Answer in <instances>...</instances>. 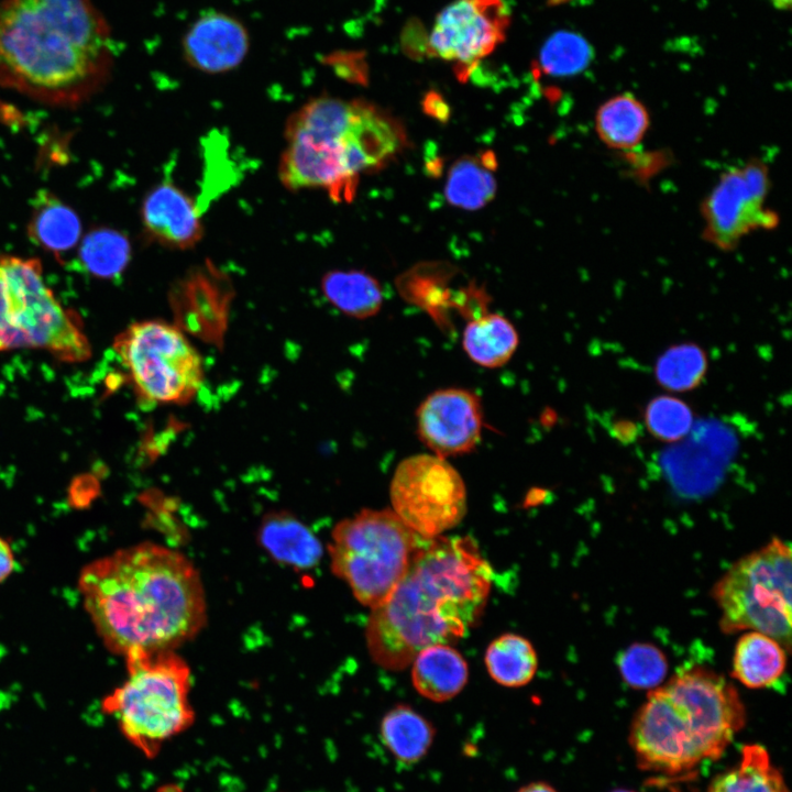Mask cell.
<instances>
[{
  "instance_id": "f1b7e54d",
  "label": "cell",
  "mask_w": 792,
  "mask_h": 792,
  "mask_svg": "<svg viewBox=\"0 0 792 792\" xmlns=\"http://www.w3.org/2000/svg\"><path fill=\"white\" fill-rule=\"evenodd\" d=\"M264 546L276 558L309 566L320 557V544L310 531L287 513H274L261 527Z\"/></svg>"
},
{
  "instance_id": "3957f363",
  "label": "cell",
  "mask_w": 792,
  "mask_h": 792,
  "mask_svg": "<svg viewBox=\"0 0 792 792\" xmlns=\"http://www.w3.org/2000/svg\"><path fill=\"white\" fill-rule=\"evenodd\" d=\"M493 571L470 537L425 538L391 595L366 627L372 659L408 667L424 648L465 636L486 605Z\"/></svg>"
},
{
  "instance_id": "603a6c76",
  "label": "cell",
  "mask_w": 792,
  "mask_h": 792,
  "mask_svg": "<svg viewBox=\"0 0 792 792\" xmlns=\"http://www.w3.org/2000/svg\"><path fill=\"white\" fill-rule=\"evenodd\" d=\"M496 166L491 151L457 160L449 169L444 186L448 202L470 211L483 208L496 193Z\"/></svg>"
},
{
  "instance_id": "5bb4252c",
  "label": "cell",
  "mask_w": 792,
  "mask_h": 792,
  "mask_svg": "<svg viewBox=\"0 0 792 792\" xmlns=\"http://www.w3.org/2000/svg\"><path fill=\"white\" fill-rule=\"evenodd\" d=\"M416 428L421 442L436 455L447 458L469 453L481 440V399L465 388L437 389L417 408Z\"/></svg>"
},
{
  "instance_id": "484cf974",
  "label": "cell",
  "mask_w": 792,
  "mask_h": 792,
  "mask_svg": "<svg viewBox=\"0 0 792 792\" xmlns=\"http://www.w3.org/2000/svg\"><path fill=\"white\" fill-rule=\"evenodd\" d=\"M326 299L348 317L366 319L383 305V290L376 278L362 271H331L321 279Z\"/></svg>"
},
{
  "instance_id": "2e32d148",
  "label": "cell",
  "mask_w": 792,
  "mask_h": 792,
  "mask_svg": "<svg viewBox=\"0 0 792 792\" xmlns=\"http://www.w3.org/2000/svg\"><path fill=\"white\" fill-rule=\"evenodd\" d=\"M690 437L662 458L671 486L681 495L703 496L721 483L726 465L735 452L733 433L717 422H702Z\"/></svg>"
},
{
  "instance_id": "1f68e13d",
  "label": "cell",
  "mask_w": 792,
  "mask_h": 792,
  "mask_svg": "<svg viewBox=\"0 0 792 792\" xmlns=\"http://www.w3.org/2000/svg\"><path fill=\"white\" fill-rule=\"evenodd\" d=\"M591 58V46L582 36L560 31L551 35L541 47L539 67L547 75L568 77L585 69Z\"/></svg>"
},
{
  "instance_id": "836d02e7",
  "label": "cell",
  "mask_w": 792,
  "mask_h": 792,
  "mask_svg": "<svg viewBox=\"0 0 792 792\" xmlns=\"http://www.w3.org/2000/svg\"><path fill=\"white\" fill-rule=\"evenodd\" d=\"M648 431L666 442L683 440L693 428V413L680 398L663 395L652 398L644 414Z\"/></svg>"
},
{
  "instance_id": "d6a6232c",
  "label": "cell",
  "mask_w": 792,
  "mask_h": 792,
  "mask_svg": "<svg viewBox=\"0 0 792 792\" xmlns=\"http://www.w3.org/2000/svg\"><path fill=\"white\" fill-rule=\"evenodd\" d=\"M619 673L634 689H656L667 675L668 662L663 652L648 642H636L617 659Z\"/></svg>"
},
{
  "instance_id": "ffe728a7",
  "label": "cell",
  "mask_w": 792,
  "mask_h": 792,
  "mask_svg": "<svg viewBox=\"0 0 792 792\" xmlns=\"http://www.w3.org/2000/svg\"><path fill=\"white\" fill-rule=\"evenodd\" d=\"M787 652L774 638L746 631L735 646L732 675L749 689L774 686L785 672Z\"/></svg>"
},
{
  "instance_id": "74e56055",
  "label": "cell",
  "mask_w": 792,
  "mask_h": 792,
  "mask_svg": "<svg viewBox=\"0 0 792 792\" xmlns=\"http://www.w3.org/2000/svg\"><path fill=\"white\" fill-rule=\"evenodd\" d=\"M516 792H558L554 787L544 781H534L520 787Z\"/></svg>"
},
{
  "instance_id": "4fadbf2b",
  "label": "cell",
  "mask_w": 792,
  "mask_h": 792,
  "mask_svg": "<svg viewBox=\"0 0 792 792\" xmlns=\"http://www.w3.org/2000/svg\"><path fill=\"white\" fill-rule=\"evenodd\" d=\"M510 12L504 0H453L438 14L426 54L453 64L460 79L506 37Z\"/></svg>"
},
{
  "instance_id": "ab89813d",
  "label": "cell",
  "mask_w": 792,
  "mask_h": 792,
  "mask_svg": "<svg viewBox=\"0 0 792 792\" xmlns=\"http://www.w3.org/2000/svg\"><path fill=\"white\" fill-rule=\"evenodd\" d=\"M612 792H636V791L628 790V789H617V790H614V791H612Z\"/></svg>"
},
{
  "instance_id": "d6986e66",
  "label": "cell",
  "mask_w": 792,
  "mask_h": 792,
  "mask_svg": "<svg viewBox=\"0 0 792 792\" xmlns=\"http://www.w3.org/2000/svg\"><path fill=\"white\" fill-rule=\"evenodd\" d=\"M413 662L414 688L430 701H449L457 696L468 682L466 661L448 644H436L424 648Z\"/></svg>"
},
{
  "instance_id": "8992f818",
  "label": "cell",
  "mask_w": 792,
  "mask_h": 792,
  "mask_svg": "<svg viewBox=\"0 0 792 792\" xmlns=\"http://www.w3.org/2000/svg\"><path fill=\"white\" fill-rule=\"evenodd\" d=\"M125 662L127 679L101 706L116 718L125 739L154 758L166 740L194 723L190 668L174 650L135 654Z\"/></svg>"
},
{
  "instance_id": "e575fe53",
  "label": "cell",
  "mask_w": 792,
  "mask_h": 792,
  "mask_svg": "<svg viewBox=\"0 0 792 792\" xmlns=\"http://www.w3.org/2000/svg\"><path fill=\"white\" fill-rule=\"evenodd\" d=\"M15 568L14 552L10 543L0 537V583L7 580Z\"/></svg>"
},
{
  "instance_id": "e0dca14e",
  "label": "cell",
  "mask_w": 792,
  "mask_h": 792,
  "mask_svg": "<svg viewBox=\"0 0 792 792\" xmlns=\"http://www.w3.org/2000/svg\"><path fill=\"white\" fill-rule=\"evenodd\" d=\"M182 47L185 61L193 68L207 74H222L244 61L250 37L238 19L223 12H208L188 28Z\"/></svg>"
},
{
  "instance_id": "83f0119b",
  "label": "cell",
  "mask_w": 792,
  "mask_h": 792,
  "mask_svg": "<svg viewBox=\"0 0 792 792\" xmlns=\"http://www.w3.org/2000/svg\"><path fill=\"white\" fill-rule=\"evenodd\" d=\"M484 660L491 678L507 688L528 684L538 668L532 645L516 634H505L494 639L486 649Z\"/></svg>"
},
{
  "instance_id": "8d00e7d4",
  "label": "cell",
  "mask_w": 792,
  "mask_h": 792,
  "mask_svg": "<svg viewBox=\"0 0 792 792\" xmlns=\"http://www.w3.org/2000/svg\"><path fill=\"white\" fill-rule=\"evenodd\" d=\"M424 108L429 114L437 117L440 120L447 118L449 113L448 105L440 95L435 91H430L425 97Z\"/></svg>"
},
{
  "instance_id": "8fae6325",
  "label": "cell",
  "mask_w": 792,
  "mask_h": 792,
  "mask_svg": "<svg viewBox=\"0 0 792 792\" xmlns=\"http://www.w3.org/2000/svg\"><path fill=\"white\" fill-rule=\"evenodd\" d=\"M393 512L424 538H435L461 522L466 488L446 458L415 454L399 462L389 486Z\"/></svg>"
},
{
  "instance_id": "30bf717a",
  "label": "cell",
  "mask_w": 792,
  "mask_h": 792,
  "mask_svg": "<svg viewBox=\"0 0 792 792\" xmlns=\"http://www.w3.org/2000/svg\"><path fill=\"white\" fill-rule=\"evenodd\" d=\"M113 350L142 404H186L201 387V358L175 324L134 322L116 336Z\"/></svg>"
},
{
  "instance_id": "277c9868",
  "label": "cell",
  "mask_w": 792,
  "mask_h": 792,
  "mask_svg": "<svg viewBox=\"0 0 792 792\" xmlns=\"http://www.w3.org/2000/svg\"><path fill=\"white\" fill-rule=\"evenodd\" d=\"M278 176L289 190L318 188L350 202L360 176L393 158L405 144L396 120L363 99H310L285 127Z\"/></svg>"
},
{
  "instance_id": "d590c367",
  "label": "cell",
  "mask_w": 792,
  "mask_h": 792,
  "mask_svg": "<svg viewBox=\"0 0 792 792\" xmlns=\"http://www.w3.org/2000/svg\"><path fill=\"white\" fill-rule=\"evenodd\" d=\"M612 435L623 443H630L636 440L639 429L637 425L630 420H617L612 426Z\"/></svg>"
},
{
  "instance_id": "f546056e",
  "label": "cell",
  "mask_w": 792,
  "mask_h": 792,
  "mask_svg": "<svg viewBox=\"0 0 792 792\" xmlns=\"http://www.w3.org/2000/svg\"><path fill=\"white\" fill-rule=\"evenodd\" d=\"M707 365L705 351L696 343L684 342L668 348L658 358L653 373L661 387L684 393L702 384Z\"/></svg>"
},
{
  "instance_id": "d4e9b609",
  "label": "cell",
  "mask_w": 792,
  "mask_h": 792,
  "mask_svg": "<svg viewBox=\"0 0 792 792\" xmlns=\"http://www.w3.org/2000/svg\"><path fill=\"white\" fill-rule=\"evenodd\" d=\"M28 232L37 245L59 255L78 243L81 224L70 207L44 191L35 198Z\"/></svg>"
},
{
  "instance_id": "6da1fadb",
  "label": "cell",
  "mask_w": 792,
  "mask_h": 792,
  "mask_svg": "<svg viewBox=\"0 0 792 792\" xmlns=\"http://www.w3.org/2000/svg\"><path fill=\"white\" fill-rule=\"evenodd\" d=\"M78 585L98 636L124 659L175 650L206 623L205 591L195 565L157 543L130 546L88 563Z\"/></svg>"
},
{
  "instance_id": "f35d334b",
  "label": "cell",
  "mask_w": 792,
  "mask_h": 792,
  "mask_svg": "<svg viewBox=\"0 0 792 792\" xmlns=\"http://www.w3.org/2000/svg\"><path fill=\"white\" fill-rule=\"evenodd\" d=\"M772 6L780 10H788L791 7V0H769Z\"/></svg>"
},
{
  "instance_id": "7a4b0ae2",
  "label": "cell",
  "mask_w": 792,
  "mask_h": 792,
  "mask_svg": "<svg viewBox=\"0 0 792 792\" xmlns=\"http://www.w3.org/2000/svg\"><path fill=\"white\" fill-rule=\"evenodd\" d=\"M114 64L110 25L94 0H0V85L54 107L97 95Z\"/></svg>"
},
{
  "instance_id": "ac0fdd59",
  "label": "cell",
  "mask_w": 792,
  "mask_h": 792,
  "mask_svg": "<svg viewBox=\"0 0 792 792\" xmlns=\"http://www.w3.org/2000/svg\"><path fill=\"white\" fill-rule=\"evenodd\" d=\"M141 219L147 237L169 249L194 248L204 235L201 209L169 182L156 185L145 196Z\"/></svg>"
},
{
  "instance_id": "4dcf8cb0",
  "label": "cell",
  "mask_w": 792,
  "mask_h": 792,
  "mask_svg": "<svg viewBox=\"0 0 792 792\" xmlns=\"http://www.w3.org/2000/svg\"><path fill=\"white\" fill-rule=\"evenodd\" d=\"M131 253V243L123 233L102 228L91 231L81 241L79 258L89 274L112 279L125 270Z\"/></svg>"
},
{
  "instance_id": "4316f807",
  "label": "cell",
  "mask_w": 792,
  "mask_h": 792,
  "mask_svg": "<svg viewBox=\"0 0 792 792\" xmlns=\"http://www.w3.org/2000/svg\"><path fill=\"white\" fill-rule=\"evenodd\" d=\"M707 792H789L782 773L759 745H746L739 761L715 777Z\"/></svg>"
},
{
  "instance_id": "5b68a950",
  "label": "cell",
  "mask_w": 792,
  "mask_h": 792,
  "mask_svg": "<svg viewBox=\"0 0 792 792\" xmlns=\"http://www.w3.org/2000/svg\"><path fill=\"white\" fill-rule=\"evenodd\" d=\"M745 722L737 690L713 670L693 667L651 691L629 739L644 770L679 774L721 757Z\"/></svg>"
},
{
  "instance_id": "9c48e42d",
  "label": "cell",
  "mask_w": 792,
  "mask_h": 792,
  "mask_svg": "<svg viewBox=\"0 0 792 792\" xmlns=\"http://www.w3.org/2000/svg\"><path fill=\"white\" fill-rule=\"evenodd\" d=\"M724 634L758 631L791 648V548L779 538L744 556L715 583Z\"/></svg>"
},
{
  "instance_id": "ba28073f",
  "label": "cell",
  "mask_w": 792,
  "mask_h": 792,
  "mask_svg": "<svg viewBox=\"0 0 792 792\" xmlns=\"http://www.w3.org/2000/svg\"><path fill=\"white\" fill-rule=\"evenodd\" d=\"M424 539L392 509H362L332 530L328 547L332 572L373 609L403 579Z\"/></svg>"
},
{
  "instance_id": "44dd1931",
  "label": "cell",
  "mask_w": 792,
  "mask_h": 792,
  "mask_svg": "<svg viewBox=\"0 0 792 792\" xmlns=\"http://www.w3.org/2000/svg\"><path fill=\"white\" fill-rule=\"evenodd\" d=\"M598 139L609 148L627 151L637 147L650 127L646 106L634 95L624 92L603 102L594 118Z\"/></svg>"
},
{
  "instance_id": "cb8c5ba5",
  "label": "cell",
  "mask_w": 792,
  "mask_h": 792,
  "mask_svg": "<svg viewBox=\"0 0 792 792\" xmlns=\"http://www.w3.org/2000/svg\"><path fill=\"white\" fill-rule=\"evenodd\" d=\"M519 343L514 324L499 314H484L470 320L462 336V346L476 364L496 369L505 365Z\"/></svg>"
},
{
  "instance_id": "7c38bea8",
  "label": "cell",
  "mask_w": 792,
  "mask_h": 792,
  "mask_svg": "<svg viewBox=\"0 0 792 792\" xmlns=\"http://www.w3.org/2000/svg\"><path fill=\"white\" fill-rule=\"evenodd\" d=\"M770 189L767 166L752 160L723 173L702 204L704 238L730 251L759 229H773L774 211L766 208Z\"/></svg>"
},
{
  "instance_id": "52a82bcc",
  "label": "cell",
  "mask_w": 792,
  "mask_h": 792,
  "mask_svg": "<svg viewBox=\"0 0 792 792\" xmlns=\"http://www.w3.org/2000/svg\"><path fill=\"white\" fill-rule=\"evenodd\" d=\"M41 349L66 363L92 353L80 316L46 284L41 262L0 255V351Z\"/></svg>"
},
{
  "instance_id": "9a60e30c",
  "label": "cell",
  "mask_w": 792,
  "mask_h": 792,
  "mask_svg": "<svg viewBox=\"0 0 792 792\" xmlns=\"http://www.w3.org/2000/svg\"><path fill=\"white\" fill-rule=\"evenodd\" d=\"M233 289L227 275L212 263L188 272L169 292L175 326L220 346L227 331Z\"/></svg>"
},
{
  "instance_id": "7402d4cb",
  "label": "cell",
  "mask_w": 792,
  "mask_h": 792,
  "mask_svg": "<svg viewBox=\"0 0 792 792\" xmlns=\"http://www.w3.org/2000/svg\"><path fill=\"white\" fill-rule=\"evenodd\" d=\"M436 736L433 725L409 705L398 704L383 716L380 738L385 749L404 765H415L429 752Z\"/></svg>"
}]
</instances>
